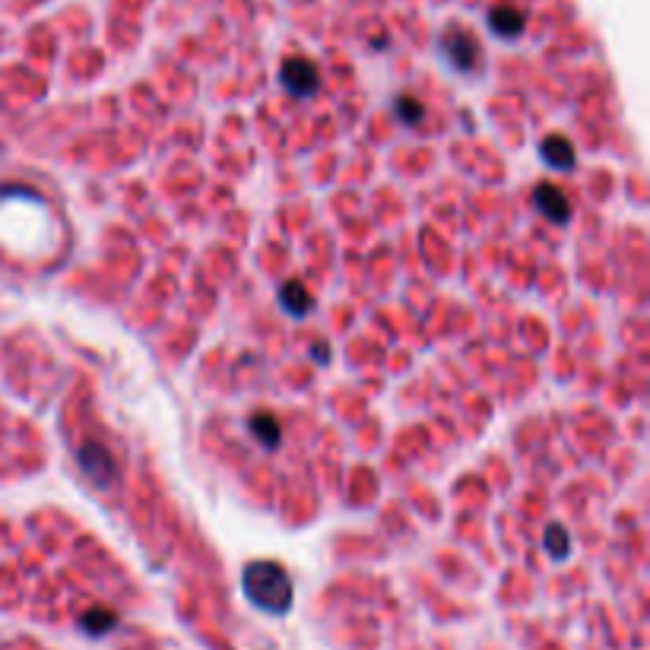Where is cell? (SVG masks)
<instances>
[{
  "instance_id": "8992f818",
  "label": "cell",
  "mask_w": 650,
  "mask_h": 650,
  "mask_svg": "<svg viewBox=\"0 0 650 650\" xmlns=\"http://www.w3.org/2000/svg\"><path fill=\"white\" fill-rule=\"evenodd\" d=\"M524 13L514 10V7H492L489 10V29L501 39H517L520 32H524Z\"/></svg>"
},
{
  "instance_id": "3957f363",
  "label": "cell",
  "mask_w": 650,
  "mask_h": 650,
  "mask_svg": "<svg viewBox=\"0 0 650 650\" xmlns=\"http://www.w3.org/2000/svg\"><path fill=\"white\" fill-rule=\"evenodd\" d=\"M441 48L451 58V64L460 67V70H473L476 61H479V42L473 39L470 32H463L460 26H451L448 32L441 35Z\"/></svg>"
},
{
  "instance_id": "9c48e42d",
  "label": "cell",
  "mask_w": 650,
  "mask_h": 650,
  "mask_svg": "<svg viewBox=\"0 0 650 650\" xmlns=\"http://www.w3.org/2000/svg\"><path fill=\"white\" fill-rule=\"evenodd\" d=\"M280 302H283V308L289 314H299V318H302V314H308L311 305H314L311 302V292L302 283H286L283 292H280Z\"/></svg>"
},
{
  "instance_id": "7a4b0ae2",
  "label": "cell",
  "mask_w": 650,
  "mask_h": 650,
  "mask_svg": "<svg viewBox=\"0 0 650 650\" xmlns=\"http://www.w3.org/2000/svg\"><path fill=\"white\" fill-rule=\"evenodd\" d=\"M280 80L289 89V96L308 99L311 92L321 86V73H318V67H314L308 58H289L283 64V70H280Z\"/></svg>"
},
{
  "instance_id": "30bf717a",
  "label": "cell",
  "mask_w": 650,
  "mask_h": 650,
  "mask_svg": "<svg viewBox=\"0 0 650 650\" xmlns=\"http://www.w3.org/2000/svg\"><path fill=\"white\" fill-rule=\"evenodd\" d=\"M115 612H108V609H89L83 612V619H80V628L86 631V635H105V631L115 628Z\"/></svg>"
},
{
  "instance_id": "5b68a950",
  "label": "cell",
  "mask_w": 650,
  "mask_h": 650,
  "mask_svg": "<svg viewBox=\"0 0 650 650\" xmlns=\"http://www.w3.org/2000/svg\"><path fill=\"white\" fill-rule=\"evenodd\" d=\"M533 200H536V207H540V213L549 216L552 222H568L571 203L559 188H555V184H540V188L533 191Z\"/></svg>"
},
{
  "instance_id": "ba28073f",
  "label": "cell",
  "mask_w": 650,
  "mask_h": 650,
  "mask_svg": "<svg viewBox=\"0 0 650 650\" xmlns=\"http://www.w3.org/2000/svg\"><path fill=\"white\" fill-rule=\"evenodd\" d=\"M251 432H254V438L264 444L267 451H273L276 444H280V422H276L270 413H254L251 416Z\"/></svg>"
},
{
  "instance_id": "277c9868",
  "label": "cell",
  "mask_w": 650,
  "mask_h": 650,
  "mask_svg": "<svg viewBox=\"0 0 650 650\" xmlns=\"http://www.w3.org/2000/svg\"><path fill=\"white\" fill-rule=\"evenodd\" d=\"M80 467L92 482H96V486H108L111 476H115L111 451H105V444H96V441H86L80 448Z\"/></svg>"
},
{
  "instance_id": "52a82bcc",
  "label": "cell",
  "mask_w": 650,
  "mask_h": 650,
  "mask_svg": "<svg viewBox=\"0 0 650 650\" xmlns=\"http://www.w3.org/2000/svg\"><path fill=\"white\" fill-rule=\"evenodd\" d=\"M540 153H543V159L552 165V169H571V165H574V146L565 137H559V134L546 137Z\"/></svg>"
},
{
  "instance_id": "6da1fadb",
  "label": "cell",
  "mask_w": 650,
  "mask_h": 650,
  "mask_svg": "<svg viewBox=\"0 0 650 650\" xmlns=\"http://www.w3.org/2000/svg\"><path fill=\"white\" fill-rule=\"evenodd\" d=\"M241 587L257 609L273 612V616H283L292 606V581L286 568L276 562H251L241 574Z\"/></svg>"
},
{
  "instance_id": "8fae6325",
  "label": "cell",
  "mask_w": 650,
  "mask_h": 650,
  "mask_svg": "<svg viewBox=\"0 0 650 650\" xmlns=\"http://www.w3.org/2000/svg\"><path fill=\"white\" fill-rule=\"evenodd\" d=\"M546 549L552 552V559H565V555H568V533L562 527H549L546 530Z\"/></svg>"
},
{
  "instance_id": "7c38bea8",
  "label": "cell",
  "mask_w": 650,
  "mask_h": 650,
  "mask_svg": "<svg viewBox=\"0 0 650 650\" xmlns=\"http://www.w3.org/2000/svg\"><path fill=\"white\" fill-rule=\"evenodd\" d=\"M397 111L403 115V121H406V124H416V121H422V105H419V102H413V99H400V102H397Z\"/></svg>"
}]
</instances>
